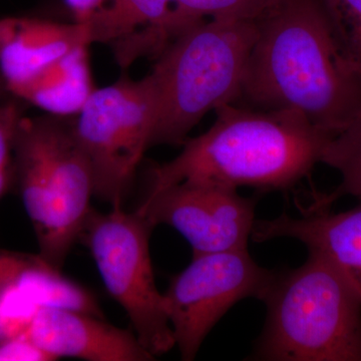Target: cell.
Returning a JSON list of instances; mask_svg holds the SVG:
<instances>
[{"label":"cell","mask_w":361,"mask_h":361,"mask_svg":"<svg viewBox=\"0 0 361 361\" xmlns=\"http://www.w3.org/2000/svg\"><path fill=\"white\" fill-rule=\"evenodd\" d=\"M256 21L240 97L260 110L294 111L332 137L361 118V78L322 0H279Z\"/></svg>","instance_id":"6da1fadb"},{"label":"cell","mask_w":361,"mask_h":361,"mask_svg":"<svg viewBox=\"0 0 361 361\" xmlns=\"http://www.w3.org/2000/svg\"><path fill=\"white\" fill-rule=\"evenodd\" d=\"M203 134L151 171L148 191L204 182L262 191L288 190L320 163L332 135L291 111L254 110L228 104Z\"/></svg>","instance_id":"7a4b0ae2"},{"label":"cell","mask_w":361,"mask_h":361,"mask_svg":"<svg viewBox=\"0 0 361 361\" xmlns=\"http://www.w3.org/2000/svg\"><path fill=\"white\" fill-rule=\"evenodd\" d=\"M257 32L256 20L209 18L169 42L151 73L158 101L151 147L184 144L209 111L239 99Z\"/></svg>","instance_id":"3957f363"},{"label":"cell","mask_w":361,"mask_h":361,"mask_svg":"<svg viewBox=\"0 0 361 361\" xmlns=\"http://www.w3.org/2000/svg\"><path fill=\"white\" fill-rule=\"evenodd\" d=\"M262 301L267 317L250 360L361 361V297L322 254L276 272Z\"/></svg>","instance_id":"277c9868"},{"label":"cell","mask_w":361,"mask_h":361,"mask_svg":"<svg viewBox=\"0 0 361 361\" xmlns=\"http://www.w3.org/2000/svg\"><path fill=\"white\" fill-rule=\"evenodd\" d=\"M75 116H23L13 149V184L39 254L59 269L80 240L94 196L92 168L75 134Z\"/></svg>","instance_id":"5b68a950"},{"label":"cell","mask_w":361,"mask_h":361,"mask_svg":"<svg viewBox=\"0 0 361 361\" xmlns=\"http://www.w3.org/2000/svg\"><path fill=\"white\" fill-rule=\"evenodd\" d=\"M157 106L151 73L137 80L123 75L94 90L75 116V134L92 168L94 196L111 208L123 207L151 148Z\"/></svg>","instance_id":"8992f818"},{"label":"cell","mask_w":361,"mask_h":361,"mask_svg":"<svg viewBox=\"0 0 361 361\" xmlns=\"http://www.w3.org/2000/svg\"><path fill=\"white\" fill-rule=\"evenodd\" d=\"M153 229L135 211L92 209L80 239L89 248L106 290L127 313L135 336L157 357L174 348L175 339L149 254Z\"/></svg>","instance_id":"52a82bcc"},{"label":"cell","mask_w":361,"mask_h":361,"mask_svg":"<svg viewBox=\"0 0 361 361\" xmlns=\"http://www.w3.org/2000/svg\"><path fill=\"white\" fill-rule=\"evenodd\" d=\"M275 275L259 266L248 249L193 256L163 293L182 360L196 357L206 336L235 304L250 297L262 301Z\"/></svg>","instance_id":"ba28073f"},{"label":"cell","mask_w":361,"mask_h":361,"mask_svg":"<svg viewBox=\"0 0 361 361\" xmlns=\"http://www.w3.org/2000/svg\"><path fill=\"white\" fill-rule=\"evenodd\" d=\"M255 207V198L240 196L235 188L180 182L149 190L135 212L154 228L179 232L196 256L248 249Z\"/></svg>","instance_id":"9c48e42d"},{"label":"cell","mask_w":361,"mask_h":361,"mask_svg":"<svg viewBox=\"0 0 361 361\" xmlns=\"http://www.w3.org/2000/svg\"><path fill=\"white\" fill-rule=\"evenodd\" d=\"M26 334L52 360L61 357L87 361L156 360L135 332L80 310L40 306Z\"/></svg>","instance_id":"30bf717a"},{"label":"cell","mask_w":361,"mask_h":361,"mask_svg":"<svg viewBox=\"0 0 361 361\" xmlns=\"http://www.w3.org/2000/svg\"><path fill=\"white\" fill-rule=\"evenodd\" d=\"M275 238L298 240L308 251L322 254L341 271L361 297V203L351 210L330 212L307 209L301 217L282 214L272 220H256L254 242Z\"/></svg>","instance_id":"8fae6325"},{"label":"cell","mask_w":361,"mask_h":361,"mask_svg":"<svg viewBox=\"0 0 361 361\" xmlns=\"http://www.w3.org/2000/svg\"><path fill=\"white\" fill-rule=\"evenodd\" d=\"M82 44L90 45L85 23L25 16L1 18L0 75L11 92L16 85Z\"/></svg>","instance_id":"7c38bea8"},{"label":"cell","mask_w":361,"mask_h":361,"mask_svg":"<svg viewBox=\"0 0 361 361\" xmlns=\"http://www.w3.org/2000/svg\"><path fill=\"white\" fill-rule=\"evenodd\" d=\"M0 290L20 292L39 306L68 308L103 317L94 296L39 253L0 248Z\"/></svg>","instance_id":"4fadbf2b"},{"label":"cell","mask_w":361,"mask_h":361,"mask_svg":"<svg viewBox=\"0 0 361 361\" xmlns=\"http://www.w3.org/2000/svg\"><path fill=\"white\" fill-rule=\"evenodd\" d=\"M94 90L89 44H82L16 85L11 94L45 114L75 116Z\"/></svg>","instance_id":"5bb4252c"},{"label":"cell","mask_w":361,"mask_h":361,"mask_svg":"<svg viewBox=\"0 0 361 361\" xmlns=\"http://www.w3.org/2000/svg\"><path fill=\"white\" fill-rule=\"evenodd\" d=\"M176 0H104L85 21L92 44H118L149 30L164 42L172 39Z\"/></svg>","instance_id":"9a60e30c"},{"label":"cell","mask_w":361,"mask_h":361,"mask_svg":"<svg viewBox=\"0 0 361 361\" xmlns=\"http://www.w3.org/2000/svg\"><path fill=\"white\" fill-rule=\"evenodd\" d=\"M320 163L336 169L341 184L329 195L316 197L313 208H329L337 199L350 195L361 201V118L329 140Z\"/></svg>","instance_id":"2e32d148"},{"label":"cell","mask_w":361,"mask_h":361,"mask_svg":"<svg viewBox=\"0 0 361 361\" xmlns=\"http://www.w3.org/2000/svg\"><path fill=\"white\" fill-rule=\"evenodd\" d=\"M279 0H176L173 37L209 18L257 20Z\"/></svg>","instance_id":"e0dca14e"},{"label":"cell","mask_w":361,"mask_h":361,"mask_svg":"<svg viewBox=\"0 0 361 361\" xmlns=\"http://www.w3.org/2000/svg\"><path fill=\"white\" fill-rule=\"evenodd\" d=\"M342 51L361 78V0H322Z\"/></svg>","instance_id":"ac0fdd59"},{"label":"cell","mask_w":361,"mask_h":361,"mask_svg":"<svg viewBox=\"0 0 361 361\" xmlns=\"http://www.w3.org/2000/svg\"><path fill=\"white\" fill-rule=\"evenodd\" d=\"M25 103L11 97L0 102V202L13 185V149Z\"/></svg>","instance_id":"d6986e66"},{"label":"cell","mask_w":361,"mask_h":361,"mask_svg":"<svg viewBox=\"0 0 361 361\" xmlns=\"http://www.w3.org/2000/svg\"><path fill=\"white\" fill-rule=\"evenodd\" d=\"M0 360L52 361V358L25 332L0 343Z\"/></svg>","instance_id":"ffe728a7"},{"label":"cell","mask_w":361,"mask_h":361,"mask_svg":"<svg viewBox=\"0 0 361 361\" xmlns=\"http://www.w3.org/2000/svg\"><path fill=\"white\" fill-rule=\"evenodd\" d=\"M63 1L75 16V21L85 23L103 4L104 0H63Z\"/></svg>","instance_id":"44dd1931"},{"label":"cell","mask_w":361,"mask_h":361,"mask_svg":"<svg viewBox=\"0 0 361 361\" xmlns=\"http://www.w3.org/2000/svg\"><path fill=\"white\" fill-rule=\"evenodd\" d=\"M13 97L7 89L6 82H4V78L0 75V102L4 101V99H8V97Z\"/></svg>","instance_id":"7402d4cb"}]
</instances>
